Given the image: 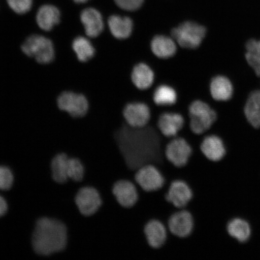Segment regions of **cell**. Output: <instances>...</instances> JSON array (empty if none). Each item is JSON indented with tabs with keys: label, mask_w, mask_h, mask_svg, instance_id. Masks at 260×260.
Instances as JSON below:
<instances>
[{
	"label": "cell",
	"mask_w": 260,
	"mask_h": 260,
	"mask_svg": "<svg viewBox=\"0 0 260 260\" xmlns=\"http://www.w3.org/2000/svg\"><path fill=\"white\" fill-rule=\"evenodd\" d=\"M113 136L126 166L133 173L147 164H153L160 170L168 161L165 150L170 139L161 134L155 123L133 128L124 121Z\"/></svg>",
	"instance_id": "6da1fadb"
},
{
	"label": "cell",
	"mask_w": 260,
	"mask_h": 260,
	"mask_svg": "<svg viewBox=\"0 0 260 260\" xmlns=\"http://www.w3.org/2000/svg\"><path fill=\"white\" fill-rule=\"evenodd\" d=\"M31 242L39 255L48 256L63 251L68 242L67 226L59 220L43 217L36 224Z\"/></svg>",
	"instance_id": "7a4b0ae2"
},
{
	"label": "cell",
	"mask_w": 260,
	"mask_h": 260,
	"mask_svg": "<svg viewBox=\"0 0 260 260\" xmlns=\"http://www.w3.org/2000/svg\"><path fill=\"white\" fill-rule=\"evenodd\" d=\"M187 125L194 135L204 136L210 131L217 119L215 110L206 102L196 100L188 108Z\"/></svg>",
	"instance_id": "3957f363"
},
{
	"label": "cell",
	"mask_w": 260,
	"mask_h": 260,
	"mask_svg": "<svg viewBox=\"0 0 260 260\" xmlns=\"http://www.w3.org/2000/svg\"><path fill=\"white\" fill-rule=\"evenodd\" d=\"M207 28L196 22L187 21L172 29L171 37L181 48L197 50L206 38Z\"/></svg>",
	"instance_id": "277c9868"
},
{
	"label": "cell",
	"mask_w": 260,
	"mask_h": 260,
	"mask_svg": "<svg viewBox=\"0 0 260 260\" xmlns=\"http://www.w3.org/2000/svg\"><path fill=\"white\" fill-rule=\"evenodd\" d=\"M21 50L26 56L34 58L38 63L47 64L55 58L53 42L40 35H32L21 45Z\"/></svg>",
	"instance_id": "5b68a950"
},
{
	"label": "cell",
	"mask_w": 260,
	"mask_h": 260,
	"mask_svg": "<svg viewBox=\"0 0 260 260\" xmlns=\"http://www.w3.org/2000/svg\"><path fill=\"white\" fill-rule=\"evenodd\" d=\"M135 183L146 192H154L164 187L166 180L159 169L153 164H147L136 171Z\"/></svg>",
	"instance_id": "8992f818"
},
{
	"label": "cell",
	"mask_w": 260,
	"mask_h": 260,
	"mask_svg": "<svg viewBox=\"0 0 260 260\" xmlns=\"http://www.w3.org/2000/svg\"><path fill=\"white\" fill-rule=\"evenodd\" d=\"M192 154L193 148L189 142L180 136L170 139L166 145L165 158L176 168L186 166Z\"/></svg>",
	"instance_id": "52a82bcc"
},
{
	"label": "cell",
	"mask_w": 260,
	"mask_h": 260,
	"mask_svg": "<svg viewBox=\"0 0 260 260\" xmlns=\"http://www.w3.org/2000/svg\"><path fill=\"white\" fill-rule=\"evenodd\" d=\"M60 110L67 112L73 118H82L88 112L89 105L86 97L81 93L65 91L60 94L57 100Z\"/></svg>",
	"instance_id": "ba28073f"
},
{
	"label": "cell",
	"mask_w": 260,
	"mask_h": 260,
	"mask_svg": "<svg viewBox=\"0 0 260 260\" xmlns=\"http://www.w3.org/2000/svg\"><path fill=\"white\" fill-rule=\"evenodd\" d=\"M76 204L80 212L86 217L95 215L103 206V200L100 191L95 187H84L78 191Z\"/></svg>",
	"instance_id": "9c48e42d"
},
{
	"label": "cell",
	"mask_w": 260,
	"mask_h": 260,
	"mask_svg": "<svg viewBox=\"0 0 260 260\" xmlns=\"http://www.w3.org/2000/svg\"><path fill=\"white\" fill-rule=\"evenodd\" d=\"M122 116L125 122L133 128L147 126L152 120V113L148 105L143 102H131L123 107Z\"/></svg>",
	"instance_id": "30bf717a"
},
{
	"label": "cell",
	"mask_w": 260,
	"mask_h": 260,
	"mask_svg": "<svg viewBox=\"0 0 260 260\" xmlns=\"http://www.w3.org/2000/svg\"><path fill=\"white\" fill-rule=\"evenodd\" d=\"M187 123V120L181 113L167 112L157 117L156 125L159 132L165 138L171 139L178 136Z\"/></svg>",
	"instance_id": "8fae6325"
},
{
	"label": "cell",
	"mask_w": 260,
	"mask_h": 260,
	"mask_svg": "<svg viewBox=\"0 0 260 260\" xmlns=\"http://www.w3.org/2000/svg\"><path fill=\"white\" fill-rule=\"evenodd\" d=\"M194 226V218L186 209L177 210L168 220L167 228L171 235L179 238H186L192 233Z\"/></svg>",
	"instance_id": "7c38bea8"
},
{
	"label": "cell",
	"mask_w": 260,
	"mask_h": 260,
	"mask_svg": "<svg viewBox=\"0 0 260 260\" xmlns=\"http://www.w3.org/2000/svg\"><path fill=\"white\" fill-rule=\"evenodd\" d=\"M193 192L187 182L178 179L169 186L165 199L177 210L186 209L193 199Z\"/></svg>",
	"instance_id": "4fadbf2b"
},
{
	"label": "cell",
	"mask_w": 260,
	"mask_h": 260,
	"mask_svg": "<svg viewBox=\"0 0 260 260\" xmlns=\"http://www.w3.org/2000/svg\"><path fill=\"white\" fill-rule=\"evenodd\" d=\"M112 193L120 206L126 209L134 207L139 200V187L134 182L126 179L113 184Z\"/></svg>",
	"instance_id": "5bb4252c"
},
{
	"label": "cell",
	"mask_w": 260,
	"mask_h": 260,
	"mask_svg": "<svg viewBox=\"0 0 260 260\" xmlns=\"http://www.w3.org/2000/svg\"><path fill=\"white\" fill-rule=\"evenodd\" d=\"M200 149L207 160L214 162L222 161L227 154L225 142L216 134L205 135L201 143Z\"/></svg>",
	"instance_id": "9a60e30c"
},
{
	"label": "cell",
	"mask_w": 260,
	"mask_h": 260,
	"mask_svg": "<svg viewBox=\"0 0 260 260\" xmlns=\"http://www.w3.org/2000/svg\"><path fill=\"white\" fill-rule=\"evenodd\" d=\"M146 242L153 249H160L167 243L169 231L167 226L157 219L149 220L144 228Z\"/></svg>",
	"instance_id": "2e32d148"
},
{
	"label": "cell",
	"mask_w": 260,
	"mask_h": 260,
	"mask_svg": "<svg viewBox=\"0 0 260 260\" xmlns=\"http://www.w3.org/2000/svg\"><path fill=\"white\" fill-rule=\"evenodd\" d=\"M80 21L86 35L90 38L99 37L105 29L103 16L96 9L89 8L83 10L80 14Z\"/></svg>",
	"instance_id": "e0dca14e"
},
{
	"label": "cell",
	"mask_w": 260,
	"mask_h": 260,
	"mask_svg": "<svg viewBox=\"0 0 260 260\" xmlns=\"http://www.w3.org/2000/svg\"><path fill=\"white\" fill-rule=\"evenodd\" d=\"M152 53L162 60L170 59L177 53V42L171 37L165 35H157L150 42Z\"/></svg>",
	"instance_id": "ac0fdd59"
},
{
	"label": "cell",
	"mask_w": 260,
	"mask_h": 260,
	"mask_svg": "<svg viewBox=\"0 0 260 260\" xmlns=\"http://www.w3.org/2000/svg\"><path fill=\"white\" fill-rule=\"evenodd\" d=\"M107 24L110 34L119 41L126 40L131 37L134 30V23L132 19L128 16H110Z\"/></svg>",
	"instance_id": "d6986e66"
},
{
	"label": "cell",
	"mask_w": 260,
	"mask_h": 260,
	"mask_svg": "<svg viewBox=\"0 0 260 260\" xmlns=\"http://www.w3.org/2000/svg\"><path fill=\"white\" fill-rule=\"evenodd\" d=\"M131 80L136 88L145 90L151 88L155 81L153 70L145 62H139L133 68Z\"/></svg>",
	"instance_id": "ffe728a7"
},
{
	"label": "cell",
	"mask_w": 260,
	"mask_h": 260,
	"mask_svg": "<svg viewBox=\"0 0 260 260\" xmlns=\"http://www.w3.org/2000/svg\"><path fill=\"white\" fill-rule=\"evenodd\" d=\"M60 12L56 6L45 5L38 9L36 20L41 30L50 31L60 23Z\"/></svg>",
	"instance_id": "44dd1931"
},
{
	"label": "cell",
	"mask_w": 260,
	"mask_h": 260,
	"mask_svg": "<svg viewBox=\"0 0 260 260\" xmlns=\"http://www.w3.org/2000/svg\"><path fill=\"white\" fill-rule=\"evenodd\" d=\"M233 91L232 82L225 76H217L210 81V92L214 100L226 102L232 99Z\"/></svg>",
	"instance_id": "7402d4cb"
},
{
	"label": "cell",
	"mask_w": 260,
	"mask_h": 260,
	"mask_svg": "<svg viewBox=\"0 0 260 260\" xmlns=\"http://www.w3.org/2000/svg\"><path fill=\"white\" fill-rule=\"evenodd\" d=\"M226 232L230 237L240 243L248 242L251 236L249 223L241 218H234L226 223Z\"/></svg>",
	"instance_id": "603a6c76"
},
{
	"label": "cell",
	"mask_w": 260,
	"mask_h": 260,
	"mask_svg": "<svg viewBox=\"0 0 260 260\" xmlns=\"http://www.w3.org/2000/svg\"><path fill=\"white\" fill-rule=\"evenodd\" d=\"M152 100L158 106H172L177 102L178 93L174 87L169 84H162L156 87Z\"/></svg>",
	"instance_id": "cb8c5ba5"
},
{
	"label": "cell",
	"mask_w": 260,
	"mask_h": 260,
	"mask_svg": "<svg viewBox=\"0 0 260 260\" xmlns=\"http://www.w3.org/2000/svg\"><path fill=\"white\" fill-rule=\"evenodd\" d=\"M245 114L253 128H260V90L253 91L250 94L245 107Z\"/></svg>",
	"instance_id": "d4e9b609"
},
{
	"label": "cell",
	"mask_w": 260,
	"mask_h": 260,
	"mask_svg": "<svg viewBox=\"0 0 260 260\" xmlns=\"http://www.w3.org/2000/svg\"><path fill=\"white\" fill-rule=\"evenodd\" d=\"M72 48L77 59L81 62L85 63L92 59L96 53L95 48L88 38L77 37L72 43Z\"/></svg>",
	"instance_id": "484cf974"
},
{
	"label": "cell",
	"mask_w": 260,
	"mask_h": 260,
	"mask_svg": "<svg viewBox=\"0 0 260 260\" xmlns=\"http://www.w3.org/2000/svg\"><path fill=\"white\" fill-rule=\"evenodd\" d=\"M69 158L65 154L55 156L52 160L51 169L52 177L58 183H64L68 181V164Z\"/></svg>",
	"instance_id": "4316f807"
},
{
	"label": "cell",
	"mask_w": 260,
	"mask_h": 260,
	"mask_svg": "<svg viewBox=\"0 0 260 260\" xmlns=\"http://www.w3.org/2000/svg\"><path fill=\"white\" fill-rule=\"evenodd\" d=\"M246 48V60L256 74L260 76V41L249 40Z\"/></svg>",
	"instance_id": "83f0119b"
},
{
	"label": "cell",
	"mask_w": 260,
	"mask_h": 260,
	"mask_svg": "<svg viewBox=\"0 0 260 260\" xmlns=\"http://www.w3.org/2000/svg\"><path fill=\"white\" fill-rule=\"evenodd\" d=\"M84 175V168L81 162L77 158H69L68 164V176L75 181L83 180Z\"/></svg>",
	"instance_id": "f1b7e54d"
},
{
	"label": "cell",
	"mask_w": 260,
	"mask_h": 260,
	"mask_svg": "<svg viewBox=\"0 0 260 260\" xmlns=\"http://www.w3.org/2000/svg\"><path fill=\"white\" fill-rule=\"evenodd\" d=\"M7 2L10 8L19 15L27 14L32 6V0H7Z\"/></svg>",
	"instance_id": "f546056e"
},
{
	"label": "cell",
	"mask_w": 260,
	"mask_h": 260,
	"mask_svg": "<svg viewBox=\"0 0 260 260\" xmlns=\"http://www.w3.org/2000/svg\"><path fill=\"white\" fill-rule=\"evenodd\" d=\"M14 175L10 169L0 166V190H9L14 183Z\"/></svg>",
	"instance_id": "4dcf8cb0"
},
{
	"label": "cell",
	"mask_w": 260,
	"mask_h": 260,
	"mask_svg": "<svg viewBox=\"0 0 260 260\" xmlns=\"http://www.w3.org/2000/svg\"><path fill=\"white\" fill-rule=\"evenodd\" d=\"M144 0H115L119 8L126 11H137L141 7Z\"/></svg>",
	"instance_id": "1f68e13d"
},
{
	"label": "cell",
	"mask_w": 260,
	"mask_h": 260,
	"mask_svg": "<svg viewBox=\"0 0 260 260\" xmlns=\"http://www.w3.org/2000/svg\"><path fill=\"white\" fill-rule=\"evenodd\" d=\"M8 209V204L2 196H0V217L4 216Z\"/></svg>",
	"instance_id": "d6a6232c"
},
{
	"label": "cell",
	"mask_w": 260,
	"mask_h": 260,
	"mask_svg": "<svg viewBox=\"0 0 260 260\" xmlns=\"http://www.w3.org/2000/svg\"><path fill=\"white\" fill-rule=\"evenodd\" d=\"M73 1L76 3H79V4H80V3H85L88 2L89 0H73Z\"/></svg>",
	"instance_id": "836d02e7"
}]
</instances>
